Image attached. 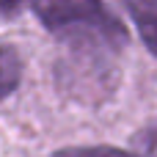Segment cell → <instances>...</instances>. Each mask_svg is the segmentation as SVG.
<instances>
[{"mask_svg": "<svg viewBox=\"0 0 157 157\" xmlns=\"http://www.w3.org/2000/svg\"><path fill=\"white\" fill-rule=\"evenodd\" d=\"M41 25L69 47V77L77 91L110 86V63L127 44L121 19L105 0H30Z\"/></svg>", "mask_w": 157, "mask_h": 157, "instance_id": "1", "label": "cell"}, {"mask_svg": "<svg viewBox=\"0 0 157 157\" xmlns=\"http://www.w3.org/2000/svg\"><path fill=\"white\" fill-rule=\"evenodd\" d=\"M144 44L149 47V52L157 55V0H124Z\"/></svg>", "mask_w": 157, "mask_h": 157, "instance_id": "2", "label": "cell"}, {"mask_svg": "<svg viewBox=\"0 0 157 157\" xmlns=\"http://www.w3.org/2000/svg\"><path fill=\"white\" fill-rule=\"evenodd\" d=\"M19 77H22V61H19V52L0 41V99L11 97L19 86Z\"/></svg>", "mask_w": 157, "mask_h": 157, "instance_id": "3", "label": "cell"}, {"mask_svg": "<svg viewBox=\"0 0 157 157\" xmlns=\"http://www.w3.org/2000/svg\"><path fill=\"white\" fill-rule=\"evenodd\" d=\"M50 157H132V155L113 149V146H75V149H61Z\"/></svg>", "mask_w": 157, "mask_h": 157, "instance_id": "4", "label": "cell"}, {"mask_svg": "<svg viewBox=\"0 0 157 157\" xmlns=\"http://www.w3.org/2000/svg\"><path fill=\"white\" fill-rule=\"evenodd\" d=\"M25 0H0V17H14Z\"/></svg>", "mask_w": 157, "mask_h": 157, "instance_id": "5", "label": "cell"}]
</instances>
